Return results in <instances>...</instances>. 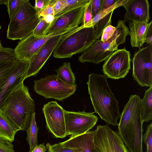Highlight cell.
Returning <instances> with one entry per match:
<instances>
[{
    "mask_svg": "<svg viewBox=\"0 0 152 152\" xmlns=\"http://www.w3.org/2000/svg\"><path fill=\"white\" fill-rule=\"evenodd\" d=\"M131 61L134 80L142 87L152 86V45L135 51Z\"/></svg>",
    "mask_w": 152,
    "mask_h": 152,
    "instance_id": "8",
    "label": "cell"
},
{
    "mask_svg": "<svg viewBox=\"0 0 152 152\" xmlns=\"http://www.w3.org/2000/svg\"><path fill=\"white\" fill-rule=\"evenodd\" d=\"M96 40L95 27H84L82 24L63 35L53 56L57 58H71L84 51Z\"/></svg>",
    "mask_w": 152,
    "mask_h": 152,
    "instance_id": "4",
    "label": "cell"
},
{
    "mask_svg": "<svg viewBox=\"0 0 152 152\" xmlns=\"http://www.w3.org/2000/svg\"><path fill=\"white\" fill-rule=\"evenodd\" d=\"M129 0H118L112 6L106 9L100 10L92 18L91 21L84 27H94L96 23L100 19L104 17L109 12L113 11L115 9L121 6H123Z\"/></svg>",
    "mask_w": 152,
    "mask_h": 152,
    "instance_id": "25",
    "label": "cell"
},
{
    "mask_svg": "<svg viewBox=\"0 0 152 152\" xmlns=\"http://www.w3.org/2000/svg\"><path fill=\"white\" fill-rule=\"evenodd\" d=\"M152 23L150 25L146 36L145 42L146 44L152 45Z\"/></svg>",
    "mask_w": 152,
    "mask_h": 152,
    "instance_id": "40",
    "label": "cell"
},
{
    "mask_svg": "<svg viewBox=\"0 0 152 152\" xmlns=\"http://www.w3.org/2000/svg\"><path fill=\"white\" fill-rule=\"evenodd\" d=\"M61 0H57L53 6L54 15H56L60 11L61 7Z\"/></svg>",
    "mask_w": 152,
    "mask_h": 152,
    "instance_id": "42",
    "label": "cell"
},
{
    "mask_svg": "<svg viewBox=\"0 0 152 152\" xmlns=\"http://www.w3.org/2000/svg\"><path fill=\"white\" fill-rule=\"evenodd\" d=\"M105 61L102 71L107 77L112 79L124 78L131 69L130 53L125 48L114 52Z\"/></svg>",
    "mask_w": 152,
    "mask_h": 152,
    "instance_id": "9",
    "label": "cell"
},
{
    "mask_svg": "<svg viewBox=\"0 0 152 152\" xmlns=\"http://www.w3.org/2000/svg\"><path fill=\"white\" fill-rule=\"evenodd\" d=\"M103 0H91V8L92 18L100 11Z\"/></svg>",
    "mask_w": 152,
    "mask_h": 152,
    "instance_id": "37",
    "label": "cell"
},
{
    "mask_svg": "<svg viewBox=\"0 0 152 152\" xmlns=\"http://www.w3.org/2000/svg\"><path fill=\"white\" fill-rule=\"evenodd\" d=\"M71 28L61 30L49 35L36 36L32 34L28 37L20 40L14 49L18 60L29 61L33 56L48 39L53 37L64 34L73 30Z\"/></svg>",
    "mask_w": 152,
    "mask_h": 152,
    "instance_id": "13",
    "label": "cell"
},
{
    "mask_svg": "<svg viewBox=\"0 0 152 152\" xmlns=\"http://www.w3.org/2000/svg\"><path fill=\"white\" fill-rule=\"evenodd\" d=\"M17 59L14 49L3 47L0 50V63Z\"/></svg>",
    "mask_w": 152,
    "mask_h": 152,
    "instance_id": "28",
    "label": "cell"
},
{
    "mask_svg": "<svg viewBox=\"0 0 152 152\" xmlns=\"http://www.w3.org/2000/svg\"><path fill=\"white\" fill-rule=\"evenodd\" d=\"M26 0H8L7 6L10 19Z\"/></svg>",
    "mask_w": 152,
    "mask_h": 152,
    "instance_id": "30",
    "label": "cell"
},
{
    "mask_svg": "<svg viewBox=\"0 0 152 152\" xmlns=\"http://www.w3.org/2000/svg\"><path fill=\"white\" fill-rule=\"evenodd\" d=\"M46 147L42 144L37 145L31 151L29 152H46Z\"/></svg>",
    "mask_w": 152,
    "mask_h": 152,
    "instance_id": "41",
    "label": "cell"
},
{
    "mask_svg": "<svg viewBox=\"0 0 152 152\" xmlns=\"http://www.w3.org/2000/svg\"><path fill=\"white\" fill-rule=\"evenodd\" d=\"M19 131L0 113V138L11 143L15 135Z\"/></svg>",
    "mask_w": 152,
    "mask_h": 152,
    "instance_id": "21",
    "label": "cell"
},
{
    "mask_svg": "<svg viewBox=\"0 0 152 152\" xmlns=\"http://www.w3.org/2000/svg\"><path fill=\"white\" fill-rule=\"evenodd\" d=\"M18 59L0 63V86L6 80L16 66Z\"/></svg>",
    "mask_w": 152,
    "mask_h": 152,
    "instance_id": "26",
    "label": "cell"
},
{
    "mask_svg": "<svg viewBox=\"0 0 152 152\" xmlns=\"http://www.w3.org/2000/svg\"><path fill=\"white\" fill-rule=\"evenodd\" d=\"M3 47H2L1 43V40H0V50L2 49Z\"/></svg>",
    "mask_w": 152,
    "mask_h": 152,
    "instance_id": "46",
    "label": "cell"
},
{
    "mask_svg": "<svg viewBox=\"0 0 152 152\" xmlns=\"http://www.w3.org/2000/svg\"><path fill=\"white\" fill-rule=\"evenodd\" d=\"M55 71L58 77L62 81L71 86L76 85L75 75L71 69L70 62L64 63Z\"/></svg>",
    "mask_w": 152,
    "mask_h": 152,
    "instance_id": "22",
    "label": "cell"
},
{
    "mask_svg": "<svg viewBox=\"0 0 152 152\" xmlns=\"http://www.w3.org/2000/svg\"><path fill=\"white\" fill-rule=\"evenodd\" d=\"M91 0H90L85 7L83 21V25L84 27L90 22L92 19Z\"/></svg>",
    "mask_w": 152,
    "mask_h": 152,
    "instance_id": "33",
    "label": "cell"
},
{
    "mask_svg": "<svg viewBox=\"0 0 152 152\" xmlns=\"http://www.w3.org/2000/svg\"><path fill=\"white\" fill-rule=\"evenodd\" d=\"M41 18L29 0H26L10 19L7 38L21 40L28 37L39 22Z\"/></svg>",
    "mask_w": 152,
    "mask_h": 152,
    "instance_id": "6",
    "label": "cell"
},
{
    "mask_svg": "<svg viewBox=\"0 0 152 152\" xmlns=\"http://www.w3.org/2000/svg\"><path fill=\"white\" fill-rule=\"evenodd\" d=\"M38 130L35 113L32 115L29 127L26 131L27 133L26 140L29 145V151H31L37 145Z\"/></svg>",
    "mask_w": 152,
    "mask_h": 152,
    "instance_id": "23",
    "label": "cell"
},
{
    "mask_svg": "<svg viewBox=\"0 0 152 152\" xmlns=\"http://www.w3.org/2000/svg\"><path fill=\"white\" fill-rule=\"evenodd\" d=\"M54 0H36L34 6L38 14L45 7L52 3Z\"/></svg>",
    "mask_w": 152,
    "mask_h": 152,
    "instance_id": "35",
    "label": "cell"
},
{
    "mask_svg": "<svg viewBox=\"0 0 152 152\" xmlns=\"http://www.w3.org/2000/svg\"><path fill=\"white\" fill-rule=\"evenodd\" d=\"M90 0H61V7L59 12L54 15L57 17L76 9L85 7Z\"/></svg>",
    "mask_w": 152,
    "mask_h": 152,
    "instance_id": "24",
    "label": "cell"
},
{
    "mask_svg": "<svg viewBox=\"0 0 152 152\" xmlns=\"http://www.w3.org/2000/svg\"><path fill=\"white\" fill-rule=\"evenodd\" d=\"M94 143L99 152H130L118 132L107 125L96 126Z\"/></svg>",
    "mask_w": 152,
    "mask_h": 152,
    "instance_id": "10",
    "label": "cell"
},
{
    "mask_svg": "<svg viewBox=\"0 0 152 152\" xmlns=\"http://www.w3.org/2000/svg\"><path fill=\"white\" fill-rule=\"evenodd\" d=\"M85 7L79 8L55 17L44 36L66 29L75 28L83 23Z\"/></svg>",
    "mask_w": 152,
    "mask_h": 152,
    "instance_id": "16",
    "label": "cell"
},
{
    "mask_svg": "<svg viewBox=\"0 0 152 152\" xmlns=\"http://www.w3.org/2000/svg\"><path fill=\"white\" fill-rule=\"evenodd\" d=\"M34 83V91L38 94L62 101L73 95L77 87L65 83L56 74L47 75Z\"/></svg>",
    "mask_w": 152,
    "mask_h": 152,
    "instance_id": "7",
    "label": "cell"
},
{
    "mask_svg": "<svg viewBox=\"0 0 152 152\" xmlns=\"http://www.w3.org/2000/svg\"><path fill=\"white\" fill-rule=\"evenodd\" d=\"M8 0H0V5L2 4L6 5L7 6L8 3Z\"/></svg>",
    "mask_w": 152,
    "mask_h": 152,
    "instance_id": "44",
    "label": "cell"
},
{
    "mask_svg": "<svg viewBox=\"0 0 152 152\" xmlns=\"http://www.w3.org/2000/svg\"><path fill=\"white\" fill-rule=\"evenodd\" d=\"M55 36L47 40L29 60L25 78L35 76L39 72L53 51L63 35Z\"/></svg>",
    "mask_w": 152,
    "mask_h": 152,
    "instance_id": "14",
    "label": "cell"
},
{
    "mask_svg": "<svg viewBox=\"0 0 152 152\" xmlns=\"http://www.w3.org/2000/svg\"><path fill=\"white\" fill-rule=\"evenodd\" d=\"M93 152H99L98 149L95 146L93 150Z\"/></svg>",
    "mask_w": 152,
    "mask_h": 152,
    "instance_id": "45",
    "label": "cell"
},
{
    "mask_svg": "<svg viewBox=\"0 0 152 152\" xmlns=\"http://www.w3.org/2000/svg\"><path fill=\"white\" fill-rule=\"evenodd\" d=\"M47 23L51 24L55 19L54 16L53 15H48L41 17Z\"/></svg>",
    "mask_w": 152,
    "mask_h": 152,
    "instance_id": "43",
    "label": "cell"
},
{
    "mask_svg": "<svg viewBox=\"0 0 152 152\" xmlns=\"http://www.w3.org/2000/svg\"><path fill=\"white\" fill-rule=\"evenodd\" d=\"M140 102L139 96L131 95L124 106L118 126V133L130 152H143Z\"/></svg>",
    "mask_w": 152,
    "mask_h": 152,
    "instance_id": "2",
    "label": "cell"
},
{
    "mask_svg": "<svg viewBox=\"0 0 152 152\" xmlns=\"http://www.w3.org/2000/svg\"><path fill=\"white\" fill-rule=\"evenodd\" d=\"M123 7L126 13L123 21L148 22L150 18L149 4L147 0H129Z\"/></svg>",
    "mask_w": 152,
    "mask_h": 152,
    "instance_id": "17",
    "label": "cell"
},
{
    "mask_svg": "<svg viewBox=\"0 0 152 152\" xmlns=\"http://www.w3.org/2000/svg\"><path fill=\"white\" fill-rule=\"evenodd\" d=\"M94 113L64 110L66 136H76L90 131L96 124L98 119Z\"/></svg>",
    "mask_w": 152,
    "mask_h": 152,
    "instance_id": "11",
    "label": "cell"
},
{
    "mask_svg": "<svg viewBox=\"0 0 152 152\" xmlns=\"http://www.w3.org/2000/svg\"><path fill=\"white\" fill-rule=\"evenodd\" d=\"M117 1V0H103L100 10L110 7L114 4Z\"/></svg>",
    "mask_w": 152,
    "mask_h": 152,
    "instance_id": "39",
    "label": "cell"
},
{
    "mask_svg": "<svg viewBox=\"0 0 152 152\" xmlns=\"http://www.w3.org/2000/svg\"><path fill=\"white\" fill-rule=\"evenodd\" d=\"M1 28V25H0V29Z\"/></svg>",
    "mask_w": 152,
    "mask_h": 152,
    "instance_id": "47",
    "label": "cell"
},
{
    "mask_svg": "<svg viewBox=\"0 0 152 152\" xmlns=\"http://www.w3.org/2000/svg\"><path fill=\"white\" fill-rule=\"evenodd\" d=\"M42 110L48 131L56 138L66 136L63 108L56 102L52 101L44 104Z\"/></svg>",
    "mask_w": 152,
    "mask_h": 152,
    "instance_id": "12",
    "label": "cell"
},
{
    "mask_svg": "<svg viewBox=\"0 0 152 152\" xmlns=\"http://www.w3.org/2000/svg\"><path fill=\"white\" fill-rule=\"evenodd\" d=\"M152 21L140 22L134 21L129 23L130 43L133 47L140 48L145 42L147 31Z\"/></svg>",
    "mask_w": 152,
    "mask_h": 152,
    "instance_id": "19",
    "label": "cell"
},
{
    "mask_svg": "<svg viewBox=\"0 0 152 152\" xmlns=\"http://www.w3.org/2000/svg\"><path fill=\"white\" fill-rule=\"evenodd\" d=\"M56 0H54L52 3L48 5L43 9L38 14L39 17L41 18L48 15H53L54 16L53 6Z\"/></svg>",
    "mask_w": 152,
    "mask_h": 152,
    "instance_id": "38",
    "label": "cell"
},
{
    "mask_svg": "<svg viewBox=\"0 0 152 152\" xmlns=\"http://www.w3.org/2000/svg\"><path fill=\"white\" fill-rule=\"evenodd\" d=\"M94 130L83 134L72 136L64 142H60L65 145L72 152H93L94 147Z\"/></svg>",
    "mask_w": 152,
    "mask_h": 152,
    "instance_id": "18",
    "label": "cell"
},
{
    "mask_svg": "<svg viewBox=\"0 0 152 152\" xmlns=\"http://www.w3.org/2000/svg\"><path fill=\"white\" fill-rule=\"evenodd\" d=\"M113 11L108 13L99 20L95 26V36L96 40H99L104 29L107 26L111 25V18Z\"/></svg>",
    "mask_w": 152,
    "mask_h": 152,
    "instance_id": "27",
    "label": "cell"
},
{
    "mask_svg": "<svg viewBox=\"0 0 152 152\" xmlns=\"http://www.w3.org/2000/svg\"><path fill=\"white\" fill-rule=\"evenodd\" d=\"M0 152H15L12 143L0 138Z\"/></svg>",
    "mask_w": 152,
    "mask_h": 152,
    "instance_id": "36",
    "label": "cell"
},
{
    "mask_svg": "<svg viewBox=\"0 0 152 152\" xmlns=\"http://www.w3.org/2000/svg\"><path fill=\"white\" fill-rule=\"evenodd\" d=\"M35 107L28 88L23 82L6 99L0 113L18 131H26L35 113Z\"/></svg>",
    "mask_w": 152,
    "mask_h": 152,
    "instance_id": "3",
    "label": "cell"
},
{
    "mask_svg": "<svg viewBox=\"0 0 152 152\" xmlns=\"http://www.w3.org/2000/svg\"><path fill=\"white\" fill-rule=\"evenodd\" d=\"M107 78L101 74H89L87 83L88 93L94 113H97L107 125L118 126L117 120L121 115L119 102L108 85Z\"/></svg>",
    "mask_w": 152,
    "mask_h": 152,
    "instance_id": "1",
    "label": "cell"
},
{
    "mask_svg": "<svg viewBox=\"0 0 152 152\" xmlns=\"http://www.w3.org/2000/svg\"><path fill=\"white\" fill-rule=\"evenodd\" d=\"M142 140L146 147V152H152V123L148 125L142 136Z\"/></svg>",
    "mask_w": 152,
    "mask_h": 152,
    "instance_id": "29",
    "label": "cell"
},
{
    "mask_svg": "<svg viewBox=\"0 0 152 152\" xmlns=\"http://www.w3.org/2000/svg\"><path fill=\"white\" fill-rule=\"evenodd\" d=\"M48 152H72L67 147L59 143L53 145L48 143L46 146Z\"/></svg>",
    "mask_w": 152,
    "mask_h": 152,
    "instance_id": "32",
    "label": "cell"
},
{
    "mask_svg": "<svg viewBox=\"0 0 152 152\" xmlns=\"http://www.w3.org/2000/svg\"><path fill=\"white\" fill-rule=\"evenodd\" d=\"M29 61L18 60L15 67L0 86V110L10 94L26 79Z\"/></svg>",
    "mask_w": 152,
    "mask_h": 152,
    "instance_id": "15",
    "label": "cell"
},
{
    "mask_svg": "<svg viewBox=\"0 0 152 152\" xmlns=\"http://www.w3.org/2000/svg\"><path fill=\"white\" fill-rule=\"evenodd\" d=\"M115 30V27L111 25L106 27L103 30L100 40L106 42L110 39L113 36Z\"/></svg>",
    "mask_w": 152,
    "mask_h": 152,
    "instance_id": "34",
    "label": "cell"
},
{
    "mask_svg": "<svg viewBox=\"0 0 152 152\" xmlns=\"http://www.w3.org/2000/svg\"><path fill=\"white\" fill-rule=\"evenodd\" d=\"M129 34V29L123 20H119L114 33L110 39L104 42L96 40L82 53L78 60L82 63L88 62L96 64L105 61L118 49L119 45L125 42L126 36Z\"/></svg>",
    "mask_w": 152,
    "mask_h": 152,
    "instance_id": "5",
    "label": "cell"
},
{
    "mask_svg": "<svg viewBox=\"0 0 152 152\" xmlns=\"http://www.w3.org/2000/svg\"><path fill=\"white\" fill-rule=\"evenodd\" d=\"M141 110L143 122L152 119V86L145 90L144 97L141 99Z\"/></svg>",
    "mask_w": 152,
    "mask_h": 152,
    "instance_id": "20",
    "label": "cell"
},
{
    "mask_svg": "<svg viewBox=\"0 0 152 152\" xmlns=\"http://www.w3.org/2000/svg\"><path fill=\"white\" fill-rule=\"evenodd\" d=\"M50 24L47 23L41 18L39 22L33 31L32 34L36 36H44L45 32L48 28Z\"/></svg>",
    "mask_w": 152,
    "mask_h": 152,
    "instance_id": "31",
    "label": "cell"
}]
</instances>
